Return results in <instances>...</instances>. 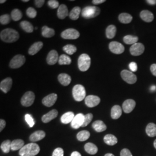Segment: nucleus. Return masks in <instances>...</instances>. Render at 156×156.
<instances>
[{
	"mask_svg": "<svg viewBox=\"0 0 156 156\" xmlns=\"http://www.w3.org/2000/svg\"><path fill=\"white\" fill-rule=\"evenodd\" d=\"M1 39L6 43H12L19 38V34L16 30L12 28H6L0 34Z\"/></svg>",
	"mask_w": 156,
	"mask_h": 156,
	"instance_id": "obj_1",
	"label": "nucleus"
},
{
	"mask_svg": "<svg viewBox=\"0 0 156 156\" xmlns=\"http://www.w3.org/2000/svg\"><path fill=\"white\" fill-rule=\"evenodd\" d=\"M40 151L39 145L35 143H30L24 145L19 151L20 156H35L37 155Z\"/></svg>",
	"mask_w": 156,
	"mask_h": 156,
	"instance_id": "obj_2",
	"label": "nucleus"
},
{
	"mask_svg": "<svg viewBox=\"0 0 156 156\" xmlns=\"http://www.w3.org/2000/svg\"><path fill=\"white\" fill-rule=\"evenodd\" d=\"M73 95L74 100L78 102L85 100L86 91L84 87L81 84L74 86L73 87Z\"/></svg>",
	"mask_w": 156,
	"mask_h": 156,
	"instance_id": "obj_3",
	"label": "nucleus"
},
{
	"mask_svg": "<svg viewBox=\"0 0 156 156\" xmlns=\"http://www.w3.org/2000/svg\"><path fill=\"white\" fill-rule=\"evenodd\" d=\"M78 67L79 69L82 71L85 72L89 69L91 65V58L87 54H82L79 56L78 58Z\"/></svg>",
	"mask_w": 156,
	"mask_h": 156,
	"instance_id": "obj_4",
	"label": "nucleus"
},
{
	"mask_svg": "<svg viewBox=\"0 0 156 156\" xmlns=\"http://www.w3.org/2000/svg\"><path fill=\"white\" fill-rule=\"evenodd\" d=\"M100 13V9L95 6H87L83 9L82 16L85 19H91L97 16Z\"/></svg>",
	"mask_w": 156,
	"mask_h": 156,
	"instance_id": "obj_5",
	"label": "nucleus"
},
{
	"mask_svg": "<svg viewBox=\"0 0 156 156\" xmlns=\"http://www.w3.org/2000/svg\"><path fill=\"white\" fill-rule=\"evenodd\" d=\"M25 62V56L22 55H17L12 58L9 63V67L12 69H17L22 67Z\"/></svg>",
	"mask_w": 156,
	"mask_h": 156,
	"instance_id": "obj_6",
	"label": "nucleus"
},
{
	"mask_svg": "<svg viewBox=\"0 0 156 156\" xmlns=\"http://www.w3.org/2000/svg\"><path fill=\"white\" fill-rule=\"evenodd\" d=\"M35 98V96L33 91H27L23 95L21 98V104L23 106L28 107L33 104Z\"/></svg>",
	"mask_w": 156,
	"mask_h": 156,
	"instance_id": "obj_7",
	"label": "nucleus"
},
{
	"mask_svg": "<svg viewBox=\"0 0 156 156\" xmlns=\"http://www.w3.org/2000/svg\"><path fill=\"white\" fill-rule=\"evenodd\" d=\"M61 36L63 39H76L79 37L80 33L75 29L68 28L62 32Z\"/></svg>",
	"mask_w": 156,
	"mask_h": 156,
	"instance_id": "obj_8",
	"label": "nucleus"
},
{
	"mask_svg": "<svg viewBox=\"0 0 156 156\" xmlns=\"http://www.w3.org/2000/svg\"><path fill=\"white\" fill-rule=\"evenodd\" d=\"M121 76L126 82L131 84L135 83L137 80V77L134 73L126 69L121 72Z\"/></svg>",
	"mask_w": 156,
	"mask_h": 156,
	"instance_id": "obj_9",
	"label": "nucleus"
},
{
	"mask_svg": "<svg viewBox=\"0 0 156 156\" xmlns=\"http://www.w3.org/2000/svg\"><path fill=\"white\" fill-rule=\"evenodd\" d=\"M109 48L112 52L114 54L120 55L124 51V46L122 44L116 42H111L109 45Z\"/></svg>",
	"mask_w": 156,
	"mask_h": 156,
	"instance_id": "obj_10",
	"label": "nucleus"
},
{
	"mask_svg": "<svg viewBox=\"0 0 156 156\" xmlns=\"http://www.w3.org/2000/svg\"><path fill=\"white\" fill-rule=\"evenodd\" d=\"M145 51V46L141 43H136L130 48L129 51L131 55L138 56L141 55Z\"/></svg>",
	"mask_w": 156,
	"mask_h": 156,
	"instance_id": "obj_11",
	"label": "nucleus"
},
{
	"mask_svg": "<svg viewBox=\"0 0 156 156\" xmlns=\"http://www.w3.org/2000/svg\"><path fill=\"white\" fill-rule=\"evenodd\" d=\"M84 101L86 105L88 107L93 108L97 106L100 103L101 99L98 96L90 95L86 97Z\"/></svg>",
	"mask_w": 156,
	"mask_h": 156,
	"instance_id": "obj_12",
	"label": "nucleus"
},
{
	"mask_svg": "<svg viewBox=\"0 0 156 156\" xmlns=\"http://www.w3.org/2000/svg\"><path fill=\"white\" fill-rule=\"evenodd\" d=\"M84 120V115L82 113H79L76 115L73 122H71V127L74 129H78L80 127H82Z\"/></svg>",
	"mask_w": 156,
	"mask_h": 156,
	"instance_id": "obj_13",
	"label": "nucleus"
},
{
	"mask_svg": "<svg viewBox=\"0 0 156 156\" xmlns=\"http://www.w3.org/2000/svg\"><path fill=\"white\" fill-rule=\"evenodd\" d=\"M57 100V95L55 93H52L48 95L43 98L42 104L47 107H51L56 103Z\"/></svg>",
	"mask_w": 156,
	"mask_h": 156,
	"instance_id": "obj_14",
	"label": "nucleus"
},
{
	"mask_svg": "<svg viewBox=\"0 0 156 156\" xmlns=\"http://www.w3.org/2000/svg\"><path fill=\"white\" fill-rule=\"evenodd\" d=\"M12 86V79L11 78H6L2 80L0 83V89L4 93L9 91Z\"/></svg>",
	"mask_w": 156,
	"mask_h": 156,
	"instance_id": "obj_15",
	"label": "nucleus"
},
{
	"mask_svg": "<svg viewBox=\"0 0 156 156\" xmlns=\"http://www.w3.org/2000/svg\"><path fill=\"white\" fill-rule=\"evenodd\" d=\"M58 59H59L57 51L55 50H52L48 53L46 58V61H47V63L49 65L53 66L56 64L58 61Z\"/></svg>",
	"mask_w": 156,
	"mask_h": 156,
	"instance_id": "obj_16",
	"label": "nucleus"
},
{
	"mask_svg": "<svg viewBox=\"0 0 156 156\" xmlns=\"http://www.w3.org/2000/svg\"><path fill=\"white\" fill-rule=\"evenodd\" d=\"M136 105L135 101L131 99H128L125 101L123 104V111L126 113H129L134 110Z\"/></svg>",
	"mask_w": 156,
	"mask_h": 156,
	"instance_id": "obj_17",
	"label": "nucleus"
},
{
	"mask_svg": "<svg viewBox=\"0 0 156 156\" xmlns=\"http://www.w3.org/2000/svg\"><path fill=\"white\" fill-rule=\"evenodd\" d=\"M58 116V111L56 109H53L49 112L47 113L42 117V121L44 123L50 122L52 120L55 119Z\"/></svg>",
	"mask_w": 156,
	"mask_h": 156,
	"instance_id": "obj_18",
	"label": "nucleus"
},
{
	"mask_svg": "<svg viewBox=\"0 0 156 156\" xmlns=\"http://www.w3.org/2000/svg\"><path fill=\"white\" fill-rule=\"evenodd\" d=\"M46 136L45 133L44 131L39 130L35 131L30 136V140L31 142H37L41 140H43Z\"/></svg>",
	"mask_w": 156,
	"mask_h": 156,
	"instance_id": "obj_19",
	"label": "nucleus"
},
{
	"mask_svg": "<svg viewBox=\"0 0 156 156\" xmlns=\"http://www.w3.org/2000/svg\"><path fill=\"white\" fill-rule=\"evenodd\" d=\"M140 17L145 22H151L154 19V15L153 13L147 10H144L140 12Z\"/></svg>",
	"mask_w": 156,
	"mask_h": 156,
	"instance_id": "obj_20",
	"label": "nucleus"
},
{
	"mask_svg": "<svg viewBox=\"0 0 156 156\" xmlns=\"http://www.w3.org/2000/svg\"><path fill=\"white\" fill-rule=\"evenodd\" d=\"M92 127L97 133H101L106 129L105 124L101 120H96L92 124Z\"/></svg>",
	"mask_w": 156,
	"mask_h": 156,
	"instance_id": "obj_21",
	"label": "nucleus"
},
{
	"mask_svg": "<svg viewBox=\"0 0 156 156\" xmlns=\"http://www.w3.org/2000/svg\"><path fill=\"white\" fill-rule=\"evenodd\" d=\"M58 80L64 86H68L71 82V76L67 73H60L58 76Z\"/></svg>",
	"mask_w": 156,
	"mask_h": 156,
	"instance_id": "obj_22",
	"label": "nucleus"
},
{
	"mask_svg": "<svg viewBox=\"0 0 156 156\" xmlns=\"http://www.w3.org/2000/svg\"><path fill=\"white\" fill-rule=\"evenodd\" d=\"M42 47H43V43L42 42H35L30 48L28 50V54L32 56L35 55L42 48Z\"/></svg>",
	"mask_w": 156,
	"mask_h": 156,
	"instance_id": "obj_23",
	"label": "nucleus"
},
{
	"mask_svg": "<svg viewBox=\"0 0 156 156\" xmlns=\"http://www.w3.org/2000/svg\"><path fill=\"white\" fill-rule=\"evenodd\" d=\"M68 15V10L67 6L62 4L58 8L57 16L60 19H64Z\"/></svg>",
	"mask_w": 156,
	"mask_h": 156,
	"instance_id": "obj_24",
	"label": "nucleus"
},
{
	"mask_svg": "<svg viewBox=\"0 0 156 156\" xmlns=\"http://www.w3.org/2000/svg\"><path fill=\"white\" fill-rule=\"evenodd\" d=\"M122 109L119 105H115L112 108L111 115L113 119H118L122 116Z\"/></svg>",
	"mask_w": 156,
	"mask_h": 156,
	"instance_id": "obj_25",
	"label": "nucleus"
},
{
	"mask_svg": "<svg viewBox=\"0 0 156 156\" xmlns=\"http://www.w3.org/2000/svg\"><path fill=\"white\" fill-rule=\"evenodd\" d=\"M75 116L73 112H68L62 116L61 117V121H62V123L65 124H67L68 123H71Z\"/></svg>",
	"mask_w": 156,
	"mask_h": 156,
	"instance_id": "obj_26",
	"label": "nucleus"
},
{
	"mask_svg": "<svg viewBox=\"0 0 156 156\" xmlns=\"http://www.w3.org/2000/svg\"><path fill=\"white\" fill-rule=\"evenodd\" d=\"M85 151L91 155H94L98 152V147L93 143H87L84 145Z\"/></svg>",
	"mask_w": 156,
	"mask_h": 156,
	"instance_id": "obj_27",
	"label": "nucleus"
},
{
	"mask_svg": "<svg viewBox=\"0 0 156 156\" xmlns=\"http://www.w3.org/2000/svg\"><path fill=\"white\" fill-rule=\"evenodd\" d=\"M104 140L106 144L109 146L116 145L118 142L117 138L112 134L106 135L104 138Z\"/></svg>",
	"mask_w": 156,
	"mask_h": 156,
	"instance_id": "obj_28",
	"label": "nucleus"
},
{
	"mask_svg": "<svg viewBox=\"0 0 156 156\" xmlns=\"http://www.w3.org/2000/svg\"><path fill=\"white\" fill-rule=\"evenodd\" d=\"M146 133L150 137H154L156 136V124L151 123L147 124L146 128Z\"/></svg>",
	"mask_w": 156,
	"mask_h": 156,
	"instance_id": "obj_29",
	"label": "nucleus"
},
{
	"mask_svg": "<svg viewBox=\"0 0 156 156\" xmlns=\"http://www.w3.org/2000/svg\"><path fill=\"white\" fill-rule=\"evenodd\" d=\"M24 146V142L22 140H13L12 142L11 150L12 151H16L20 150Z\"/></svg>",
	"mask_w": 156,
	"mask_h": 156,
	"instance_id": "obj_30",
	"label": "nucleus"
},
{
	"mask_svg": "<svg viewBox=\"0 0 156 156\" xmlns=\"http://www.w3.org/2000/svg\"><path fill=\"white\" fill-rule=\"evenodd\" d=\"M42 35L45 38H51L55 35V31L53 29L44 26L42 28Z\"/></svg>",
	"mask_w": 156,
	"mask_h": 156,
	"instance_id": "obj_31",
	"label": "nucleus"
},
{
	"mask_svg": "<svg viewBox=\"0 0 156 156\" xmlns=\"http://www.w3.org/2000/svg\"><path fill=\"white\" fill-rule=\"evenodd\" d=\"M119 20L123 24H128L131 22L133 20V16L127 13H122L119 15Z\"/></svg>",
	"mask_w": 156,
	"mask_h": 156,
	"instance_id": "obj_32",
	"label": "nucleus"
},
{
	"mask_svg": "<svg viewBox=\"0 0 156 156\" xmlns=\"http://www.w3.org/2000/svg\"><path fill=\"white\" fill-rule=\"evenodd\" d=\"M116 27L114 25L109 26L106 29V36L108 39H112L115 37Z\"/></svg>",
	"mask_w": 156,
	"mask_h": 156,
	"instance_id": "obj_33",
	"label": "nucleus"
},
{
	"mask_svg": "<svg viewBox=\"0 0 156 156\" xmlns=\"http://www.w3.org/2000/svg\"><path fill=\"white\" fill-rule=\"evenodd\" d=\"M81 13V9L79 6H75L70 12L69 17L73 20H76L79 19V15Z\"/></svg>",
	"mask_w": 156,
	"mask_h": 156,
	"instance_id": "obj_34",
	"label": "nucleus"
},
{
	"mask_svg": "<svg viewBox=\"0 0 156 156\" xmlns=\"http://www.w3.org/2000/svg\"><path fill=\"white\" fill-rule=\"evenodd\" d=\"M138 41V38L137 37L130 35H126L123 38L124 42L127 45H134L135 44L137 43Z\"/></svg>",
	"mask_w": 156,
	"mask_h": 156,
	"instance_id": "obj_35",
	"label": "nucleus"
},
{
	"mask_svg": "<svg viewBox=\"0 0 156 156\" xmlns=\"http://www.w3.org/2000/svg\"><path fill=\"white\" fill-rule=\"evenodd\" d=\"M20 27L24 31L28 33H33L34 31V27L33 25L27 21H22L20 24Z\"/></svg>",
	"mask_w": 156,
	"mask_h": 156,
	"instance_id": "obj_36",
	"label": "nucleus"
},
{
	"mask_svg": "<svg viewBox=\"0 0 156 156\" xmlns=\"http://www.w3.org/2000/svg\"><path fill=\"white\" fill-rule=\"evenodd\" d=\"M90 136V133L88 131H86V130H83L79 132L76 136L78 140L81 142H83L88 140Z\"/></svg>",
	"mask_w": 156,
	"mask_h": 156,
	"instance_id": "obj_37",
	"label": "nucleus"
},
{
	"mask_svg": "<svg viewBox=\"0 0 156 156\" xmlns=\"http://www.w3.org/2000/svg\"><path fill=\"white\" fill-rule=\"evenodd\" d=\"M12 142L9 140H6L1 144V149L5 153H8L11 150Z\"/></svg>",
	"mask_w": 156,
	"mask_h": 156,
	"instance_id": "obj_38",
	"label": "nucleus"
},
{
	"mask_svg": "<svg viewBox=\"0 0 156 156\" xmlns=\"http://www.w3.org/2000/svg\"><path fill=\"white\" fill-rule=\"evenodd\" d=\"M22 13L19 9H15L11 12L12 19L13 21H19L22 18Z\"/></svg>",
	"mask_w": 156,
	"mask_h": 156,
	"instance_id": "obj_39",
	"label": "nucleus"
},
{
	"mask_svg": "<svg viewBox=\"0 0 156 156\" xmlns=\"http://www.w3.org/2000/svg\"><path fill=\"white\" fill-rule=\"evenodd\" d=\"M62 49L69 55H73L77 51L76 47L73 45H66L62 48Z\"/></svg>",
	"mask_w": 156,
	"mask_h": 156,
	"instance_id": "obj_40",
	"label": "nucleus"
},
{
	"mask_svg": "<svg viewBox=\"0 0 156 156\" xmlns=\"http://www.w3.org/2000/svg\"><path fill=\"white\" fill-rule=\"evenodd\" d=\"M71 62V58L66 55H62L60 56L58 59V63L60 65H69Z\"/></svg>",
	"mask_w": 156,
	"mask_h": 156,
	"instance_id": "obj_41",
	"label": "nucleus"
},
{
	"mask_svg": "<svg viewBox=\"0 0 156 156\" xmlns=\"http://www.w3.org/2000/svg\"><path fill=\"white\" fill-rule=\"evenodd\" d=\"M93 118V115L92 113H88L86 115H84V120L82 127H86L87 125L89 124V123L91 122L92 119Z\"/></svg>",
	"mask_w": 156,
	"mask_h": 156,
	"instance_id": "obj_42",
	"label": "nucleus"
},
{
	"mask_svg": "<svg viewBox=\"0 0 156 156\" xmlns=\"http://www.w3.org/2000/svg\"><path fill=\"white\" fill-rule=\"evenodd\" d=\"M11 20V18L9 15L6 14V15H3L0 17V23L1 24H8L9 23Z\"/></svg>",
	"mask_w": 156,
	"mask_h": 156,
	"instance_id": "obj_43",
	"label": "nucleus"
},
{
	"mask_svg": "<svg viewBox=\"0 0 156 156\" xmlns=\"http://www.w3.org/2000/svg\"><path fill=\"white\" fill-rule=\"evenodd\" d=\"M26 13H27V15L30 18H35L36 16H37V11L36 10L33 8H31V7H30L28 8V9H27V11H26Z\"/></svg>",
	"mask_w": 156,
	"mask_h": 156,
	"instance_id": "obj_44",
	"label": "nucleus"
},
{
	"mask_svg": "<svg viewBox=\"0 0 156 156\" xmlns=\"http://www.w3.org/2000/svg\"><path fill=\"white\" fill-rule=\"evenodd\" d=\"M25 120L26 121V122L28 123L29 126L30 127H33L34 124H35V121L34 120L33 118L31 116V115L27 114L25 115Z\"/></svg>",
	"mask_w": 156,
	"mask_h": 156,
	"instance_id": "obj_45",
	"label": "nucleus"
},
{
	"mask_svg": "<svg viewBox=\"0 0 156 156\" xmlns=\"http://www.w3.org/2000/svg\"><path fill=\"white\" fill-rule=\"evenodd\" d=\"M48 4L51 8H53V9H56V8H57L58 7L60 6H59V2L56 0H50V1H49Z\"/></svg>",
	"mask_w": 156,
	"mask_h": 156,
	"instance_id": "obj_46",
	"label": "nucleus"
},
{
	"mask_svg": "<svg viewBox=\"0 0 156 156\" xmlns=\"http://www.w3.org/2000/svg\"><path fill=\"white\" fill-rule=\"evenodd\" d=\"M52 156H64V150L61 147H57L53 151Z\"/></svg>",
	"mask_w": 156,
	"mask_h": 156,
	"instance_id": "obj_47",
	"label": "nucleus"
},
{
	"mask_svg": "<svg viewBox=\"0 0 156 156\" xmlns=\"http://www.w3.org/2000/svg\"><path fill=\"white\" fill-rule=\"evenodd\" d=\"M129 68L132 72H136L138 69V66L136 62H131L129 64Z\"/></svg>",
	"mask_w": 156,
	"mask_h": 156,
	"instance_id": "obj_48",
	"label": "nucleus"
},
{
	"mask_svg": "<svg viewBox=\"0 0 156 156\" xmlns=\"http://www.w3.org/2000/svg\"><path fill=\"white\" fill-rule=\"evenodd\" d=\"M120 156H133V154L128 149H123L120 152Z\"/></svg>",
	"mask_w": 156,
	"mask_h": 156,
	"instance_id": "obj_49",
	"label": "nucleus"
},
{
	"mask_svg": "<svg viewBox=\"0 0 156 156\" xmlns=\"http://www.w3.org/2000/svg\"><path fill=\"white\" fill-rule=\"evenodd\" d=\"M45 0H35L34 1L35 5L37 8H41L45 3Z\"/></svg>",
	"mask_w": 156,
	"mask_h": 156,
	"instance_id": "obj_50",
	"label": "nucleus"
},
{
	"mask_svg": "<svg viewBox=\"0 0 156 156\" xmlns=\"http://www.w3.org/2000/svg\"><path fill=\"white\" fill-rule=\"evenodd\" d=\"M5 121L3 119H1L0 120V131L1 132L5 127Z\"/></svg>",
	"mask_w": 156,
	"mask_h": 156,
	"instance_id": "obj_51",
	"label": "nucleus"
},
{
	"mask_svg": "<svg viewBox=\"0 0 156 156\" xmlns=\"http://www.w3.org/2000/svg\"><path fill=\"white\" fill-rule=\"evenodd\" d=\"M151 71L152 74L154 76H156V64H153L151 66Z\"/></svg>",
	"mask_w": 156,
	"mask_h": 156,
	"instance_id": "obj_52",
	"label": "nucleus"
},
{
	"mask_svg": "<svg viewBox=\"0 0 156 156\" xmlns=\"http://www.w3.org/2000/svg\"><path fill=\"white\" fill-rule=\"evenodd\" d=\"M104 2H105V0H93V1H92L93 4L94 5H99L101 4H102Z\"/></svg>",
	"mask_w": 156,
	"mask_h": 156,
	"instance_id": "obj_53",
	"label": "nucleus"
},
{
	"mask_svg": "<svg viewBox=\"0 0 156 156\" xmlns=\"http://www.w3.org/2000/svg\"><path fill=\"white\" fill-rule=\"evenodd\" d=\"M146 2L148 4H151V5H155V4H156V1H155V0H147Z\"/></svg>",
	"mask_w": 156,
	"mask_h": 156,
	"instance_id": "obj_54",
	"label": "nucleus"
},
{
	"mask_svg": "<svg viewBox=\"0 0 156 156\" xmlns=\"http://www.w3.org/2000/svg\"><path fill=\"white\" fill-rule=\"evenodd\" d=\"M71 156H81V154H80V153H79L78 151H73L72 153V154H71Z\"/></svg>",
	"mask_w": 156,
	"mask_h": 156,
	"instance_id": "obj_55",
	"label": "nucleus"
},
{
	"mask_svg": "<svg viewBox=\"0 0 156 156\" xmlns=\"http://www.w3.org/2000/svg\"><path fill=\"white\" fill-rule=\"evenodd\" d=\"M151 90H152V91H154V90H156V86H152L151 87Z\"/></svg>",
	"mask_w": 156,
	"mask_h": 156,
	"instance_id": "obj_56",
	"label": "nucleus"
},
{
	"mask_svg": "<svg viewBox=\"0 0 156 156\" xmlns=\"http://www.w3.org/2000/svg\"><path fill=\"white\" fill-rule=\"evenodd\" d=\"M104 156H115L113 154H112V153H107Z\"/></svg>",
	"mask_w": 156,
	"mask_h": 156,
	"instance_id": "obj_57",
	"label": "nucleus"
},
{
	"mask_svg": "<svg viewBox=\"0 0 156 156\" xmlns=\"http://www.w3.org/2000/svg\"><path fill=\"white\" fill-rule=\"evenodd\" d=\"M6 1V0H1V1H0V3H1V4H3V3L5 2Z\"/></svg>",
	"mask_w": 156,
	"mask_h": 156,
	"instance_id": "obj_58",
	"label": "nucleus"
},
{
	"mask_svg": "<svg viewBox=\"0 0 156 156\" xmlns=\"http://www.w3.org/2000/svg\"><path fill=\"white\" fill-rule=\"evenodd\" d=\"M154 147H155V149H156V140L154 142Z\"/></svg>",
	"mask_w": 156,
	"mask_h": 156,
	"instance_id": "obj_59",
	"label": "nucleus"
},
{
	"mask_svg": "<svg viewBox=\"0 0 156 156\" xmlns=\"http://www.w3.org/2000/svg\"><path fill=\"white\" fill-rule=\"evenodd\" d=\"M23 2H28L29 1V0H22Z\"/></svg>",
	"mask_w": 156,
	"mask_h": 156,
	"instance_id": "obj_60",
	"label": "nucleus"
}]
</instances>
